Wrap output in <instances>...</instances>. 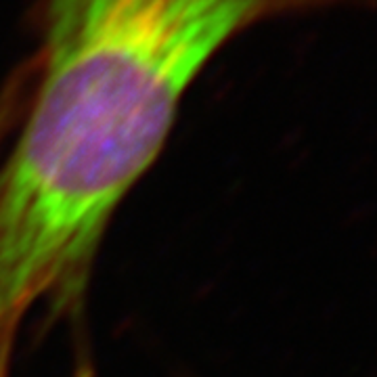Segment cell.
<instances>
[{"label":"cell","mask_w":377,"mask_h":377,"mask_svg":"<svg viewBox=\"0 0 377 377\" xmlns=\"http://www.w3.org/2000/svg\"><path fill=\"white\" fill-rule=\"evenodd\" d=\"M376 0H40L36 86L0 168V344L38 304L73 311L112 216L197 78L281 19Z\"/></svg>","instance_id":"6da1fadb"},{"label":"cell","mask_w":377,"mask_h":377,"mask_svg":"<svg viewBox=\"0 0 377 377\" xmlns=\"http://www.w3.org/2000/svg\"><path fill=\"white\" fill-rule=\"evenodd\" d=\"M8 376V369H0V377Z\"/></svg>","instance_id":"7a4b0ae2"}]
</instances>
